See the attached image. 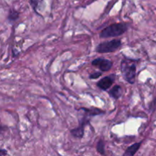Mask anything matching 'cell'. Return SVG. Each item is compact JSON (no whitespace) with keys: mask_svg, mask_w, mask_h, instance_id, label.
Segmentation results:
<instances>
[{"mask_svg":"<svg viewBox=\"0 0 156 156\" xmlns=\"http://www.w3.org/2000/svg\"><path fill=\"white\" fill-rule=\"evenodd\" d=\"M79 110L83 111V116L79 120V126L70 130L72 136L76 138L82 139L85 133V128L91 122V117L105 114V111L98 108H81Z\"/></svg>","mask_w":156,"mask_h":156,"instance_id":"6da1fadb","label":"cell"},{"mask_svg":"<svg viewBox=\"0 0 156 156\" xmlns=\"http://www.w3.org/2000/svg\"><path fill=\"white\" fill-rule=\"evenodd\" d=\"M120 70L123 79L128 83L133 85L136 76V65L134 61L127 58L123 59L120 64Z\"/></svg>","mask_w":156,"mask_h":156,"instance_id":"7a4b0ae2","label":"cell"},{"mask_svg":"<svg viewBox=\"0 0 156 156\" xmlns=\"http://www.w3.org/2000/svg\"><path fill=\"white\" fill-rule=\"evenodd\" d=\"M127 30V25L125 23H114L105 27L100 34L101 38H109L123 34Z\"/></svg>","mask_w":156,"mask_h":156,"instance_id":"3957f363","label":"cell"},{"mask_svg":"<svg viewBox=\"0 0 156 156\" xmlns=\"http://www.w3.org/2000/svg\"><path fill=\"white\" fill-rule=\"evenodd\" d=\"M122 45V42L120 40L114 39L110 41H105L99 44L96 47L95 51L99 53H112L118 50Z\"/></svg>","mask_w":156,"mask_h":156,"instance_id":"277c9868","label":"cell"},{"mask_svg":"<svg viewBox=\"0 0 156 156\" xmlns=\"http://www.w3.org/2000/svg\"><path fill=\"white\" fill-rule=\"evenodd\" d=\"M91 65L94 67H97L101 72L105 73V72H108L111 70L113 66V62L110 59H105V58L98 57L91 62Z\"/></svg>","mask_w":156,"mask_h":156,"instance_id":"5b68a950","label":"cell"},{"mask_svg":"<svg viewBox=\"0 0 156 156\" xmlns=\"http://www.w3.org/2000/svg\"><path fill=\"white\" fill-rule=\"evenodd\" d=\"M116 79L115 74H111L109 76H107L105 77L102 78L101 80H99L97 82V86L102 91H107L108 89H110L112 86L113 83L114 82Z\"/></svg>","mask_w":156,"mask_h":156,"instance_id":"8992f818","label":"cell"},{"mask_svg":"<svg viewBox=\"0 0 156 156\" xmlns=\"http://www.w3.org/2000/svg\"><path fill=\"white\" fill-rule=\"evenodd\" d=\"M108 94L111 96L112 98L115 99V100H118L120 97H121L122 94H123V89L122 87L118 85H116L113 87L111 89L108 90Z\"/></svg>","mask_w":156,"mask_h":156,"instance_id":"52a82bcc","label":"cell"},{"mask_svg":"<svg viewBox=\"0 0 156 156\" xmlns=\"http://www.w3.org/2000/svg\"><path fill=\"white\" fill-rule=\"evenodd\" d=\"M142 142L140 143H136L133 145L130 146L126 149L125 152L123 153V156H133L135 155L137 152V151L140 149V146H141Z\"/></svg>","mask_w":156,"mask_h":156,"instance_id":"ba28073f","label":"cell"},{"mask_svg":"<svg viewBox=\"0 0 156 156\" xmlns=\"http://www.w3.org/2000/svg\"><path fill=\"white\" fill-rule=\"evenodd\" d=\"M19 18V12L15 9H10L9 15H8V20L10 22H14Z\"/></svg>","mask_w":156,"mask_h":156,"instance_id":"9c48e42d","label":"cell"},{"mask_svg":"<svg viewBox=\"0 0 156 156\" xmlns=\"http://www.w3.org/2000/svg\"><path fill=\"white\" fill-rule=\"evenodd\" d=\"M96 149H97L98 152L102 155H105V143L102 139H101L97 143V146H96Z\"/></svg>","mask_w":156,"mask_h":156,"instance_id":"30bf717a","label":"cell"},{"mask_svg":"<svg viewBox=\"0 0 156 156\" xmlns=\"http://www.w3.org/2000/svg\"><path fill=\"white\" fill-rule=\"evenodd\" d=\"M30 6L34 9L35 12H37V10L40 9L41 5L44 3V0H29Z\"/></svg>","mask_w":156,"mask_h":156,"instance_id":"8fae6325","label":"cell"},{"mask_svg":"<svg viewBox=\"0 0 156 156\" xmlns=\"http://www.w3.org/2000/svg\"><path fill=\"white\" fill-rule=\"evenodd\" d=\"M101 75H102V72H95V73H93L89 75V79H98L99 77L101 76Z\"/></svg>","mask_w":156,"mask_h":156,"instance_id":"7c38bea8","label":"cell"},{"mask_svg":"<svg viewBox=\"0 0 156 156\" xmlns=\"http://www.w3.org/2000/svg\"><path fill=\"white\" fill-rule=\"evenodd\" d=\"M8 155V152L5 149H0V156Z\"/></svg>","mask_w":156,"mask_h":156,"instance_id":"4fadbf2b","label":"cell"},{"mask_svg":"<svg viewBox=\"0 0 156 156\" xmlns=\"http://www.w3.org/2000/svg\"><path fill=\"white\" fill-rule=\"evenodd\" d=\"M5 127H4V126H3L0 125V134H1L2 133L3 131L5 130Z\"/></svg>","mask_w":156,"mask_h":156,"instance_id":"5bb4252c","label":"cell"}]
</instances>
